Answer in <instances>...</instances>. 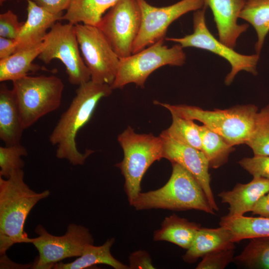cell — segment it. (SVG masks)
<instances>
[{"label": "cell", "mask_w": 269, "mask_h": 269, "mask_svg": "<svg viewBox=\"0 0 269 269\" xmlns=\"http://www.w3.org/2000/svg\"><path fill=\"white\" fill-rule=\"evenodd\" d=\"M160 136L163 142V158L178 163L187 170L201 186L212 208L218 211L210 185L209 162L203 152L174 140L163 132Z\"/></svg>", "instance_id": "14"}, {"label": "cell", "mask_w": 269, "mask_h": 269, "mask_svg": "<svg viewBox=\"0 0 269 269\" xmlns=\"http://www.w3.org/2000/svg\"><path fill=\"white\" fill-rule=\"evenodd\" d=\"M22 169L14 171L8 178L0 176V254L15 244L31 243L24 231L28 215L41 200L50 195L49 190L37 193L24 181Z\"/></svg>", "instance_id": "2"}, {"label": "cell", "mask_w": 269, "mask_h": 269, "mask_svg": "<svg viewBox=\"0 0 269 269\" xmlns=\"http://www.w3.org/2000/svg\"><path fill=\"white\" fill-rule=\"evenodd\" d=\"M201 227L200 224L173 214L165 218L160 229L154 232L153 239L155 241L169 242L187 250Z\"/></svg>", "instance_id": "21"}, {"label": "cell", "mask_w": 269, "mask_h": 269, "mask_svg": "<svg viewBox=\"0 0 269 269\" xmlns=\"http://www.w3.org/2000/svg\"><path fill=\"white\" fill-rule=\"evenodd\" d=\"M23 128L13 91L0 86V138L6 145L20 143Z\"/></svg>", "instance_id": "18"}, {"label": "cell", "mask_w": 269, "mask_h": 269, "mask_svg": "<svg viewBox=\"0 0 269 269\" xmlns=\"http://www.w3.org/2000/svg\"><path fill=\"white\" fill-rule=\"evenodd\" d=\"M138 1L141 11V23L133 45L132 54L160 39H164L168 26L182 15L206 7L204 0H181L163 7L153 6L145 0Z\"/></svg>", "instance_id": "13"}, {"label": "cell", "mask_w": 269, "mask_h": 269, "mask_svg": "<svg viewBox=\"0 0 269 269\" xmlns=\"http://www.w3.org/2000/svg\"><path fill=\"white\" fill-rule=\"evenodd\" d=\"M171 114L197 120L221 135L232 146L246 143L253 130L258 107L255 105H239L225 110H205L186 105H170L154 101Z\"/></svg>", "instance_id": "4"}, {"label": "cell", "mask_w": 269, "mask_h": 269, "mask_svg": "<svg viewBox=\"0 0 269 269\" xmlns=\"http://www.w3.org/2000/svg\"><path fill=\"white\" fill-rule=\"evenodd\" d=\"M26 148L19 144L0 147V176L8 178L15 171L21 169L24 162L21 157L26 156Z\"/></svg>", "instance_id": "30"}, {"label": "cell", "mask_w": 269, "mask_h": 269, "mask_svg": "<svg viewBox=\"0 0 269 269\" xmlns=\"http://www.w3.org/2000/svg\"><path fill=\"white\" fill-rule=\"evenodd\" d=\"M113 90L110 85L92 80L79 85L69 107L61 116L49 136V141L56 145V156L67 159L74 165H83L94 151L84 153L78 150L76 136L78 131L90 120L100 100L110 96Z\"/></svg>", "instance_id": "1"}, {"label": "cell", "mask_w": 269, "mask_h": 269, "mask_svg": "<svg viewBox=\"0 0 269 269\" xmlns=\"http://www.w3.org/2000/svg\"><path fill=\"white\" fill-rule=\"evenodd\" d=\"M219 225L230 230L234 243L244 239L269 237V217L226 215L221 217Z\"/></svg>", "instance_id": "24"}, {"label": "cell", "mask_w": 269, "mask_h": 269, "mask_svg": "<svg viewBox=\"0 0 269 269\" xmlns=\"http://www.w3.org/2000/svg\"><path fill=\"white\" fill-rule=\"evenodd\" d=\"M239 164L253 177H259L269 180V156L256 155L245 157Z\"/></svg>", "instance_id": "32"}, {"label": "cell", "mask_w": 269, "mask_h": 269, "mask_svg": "<svg viewBox=\"0 0 269 269\" xmlns=\"http://www.w3.org/2000/svg\"><path fill=\"white\" fill-rule=\"evenodd\" d=\"M16 51L15 39L0 37V60L8 58Z\"/></svg>", "instance_id": "36"}, {"label": "cell", "mask_w": 269, "mask_h": 269, "mask_svg": "<svg viewBox=\"0 0 269 269\" xmlns=\"http://www.w3.org/2000/svg\"><path fill=\"white\" fill-rule=\"evenodd\" d=\"M235 243L216 249L202 257L196 269H223L234 261Z\"/></svg>", "instance_id": "31"}, {"label": "cell", "mask_w": 269, "mask_h": 269, "mask_svg": "<svg viewBox=\"0 0 269 269\" xmlns=\"http://www.w3.org/2000/svg\"><path fill=\"white\" fill-rule=\"evenodd\" d=\"M24 24L11 10L0 14V37L15 39Z\"/></svg>", "instance_id": "33"}, {"label": "cell", "mask_w": 269, "mask_h": 269, "mask_svg": "<svg viewBox=\"0 0 269 269\" xmlns=\"http://www.w3.org/2000/svg\"><path fill=\"white\" fill-rule=\"evenodd\" d=\"M46 46V42L19 49L8 58L0 60V81L12 82L42 69L39 65L33 63Z\"/></svg>", "instance_id": "19"}, {"label": "cell", "mask_w": 269, "mask_h": 269, "mask_svg": "<svg viewBox=\"0 0 269 269\" xmlns=\"http://www.w3.org/2000/svg\"><path fill=\"white\" fill-rule=\"evenodd\" d=\"M201 139V151L209 167L217 168L227 162L229 154L235 150L221 135L204 125L199 126Z\"/></svg>", "instance_id": "26"}, {"label": "cell", "mask_w": 269, "mask_h": 269, "mask_svg": "<svg viewBox=\"0 0 269 269\" xmlns=\"http://www.w3.org/2000/svg\"><path fill=\"white\" fill-rule=\"evenodd\" d=\"M171 164L172 173L166 183L158 189L140 192L131 205L137 210L194 209L215 215L204 190L194 176L178 163Z\"/></svg>", "instance_id": "3"}, {"label": "cell", "mask_w": 269, "mask_h": 269, "mask_svg": "<svg viewBox=\"0 0 269 269\" xmlns=\"http://www.w3.org/2000/svg\"><path fill=\"white\" fill-rule=\"evenodd\" d=\"M5 0H0V5H1L3 3V2H4Z\"/></svg>", "instance_id": "38"}, {"label": "cell", "mask_w": 269, "mask_h": 269, "mask_svg": "<svg viewBox=\"0 0 269 269\" xmlns=\"http://www.w3.org/2000/svg\"><path fill=\"white\" fill-rule=\"evenodd\" d=\"M120 0H73L61 20L98 26L105 12Z\"/></svg>", "instance_id": "23"}, {"label": "cell", "mask_w": 269, "mask_h": 269, "mask_svg": "<svg viewBox=\"0 0 269 269\" xmlns=\"http://www.w3.org/2000/svg\"><path fill=\"white\" fill-rule=\"evenodd\" d=\"M44 40L46 46L39 55V59L45 64L54 59L60 60L71 84L79 86L91 80L90 73L80 52L75 24L56 22Z\"/></svg>", "instance_id": "8"}, {"label": "cell", "mask_w": 269, "mask_h": 269, "mask_svg": "<svg viewBox=\"0 0 269 269\" xmlns=\"http://www.w3.org/2000/svg\"><path fill=\"white\" fill-rule=\"evenodd\" d=\"M37 237L32 238L39 256L33 269H49L66 258L80 257L86 246L94 244L88 228L74 223L69 224L66 233L56 236L49 233L41 225L35 228Z\"/></svg>", "instance_id": "10"}, {"label": "cell", "mask_w": 269, "mask_h": 269, "mask_svg": "<svg viewBox=\"0 0 269 269\" xmlns=\"http://www.w3.org/2000/svg\"><path fill=\"white\" fill-rule=\"evenodd\" d=\"M115 238L108 239L100 246L89 244L86 246L83 254L72 262H58L54 265V269H84L97 264L109 265L115 269H127L130 267L115 259L111 253V248Z\"/></svg>", "instance_id": "22"}, {"label": "cell", "mask_w": 269, "mask_h": 269, "mask_svg": "<svg viewBox=\"0 0 269 269\" xmlns=\"http://www.w3.org/2000/svg\"><path fill=\"white\" fill-rule=\"evenodd\" d=\"M269 192V180L259 177H253L246 184L237 183L233 189L223 191L218 196L221 202L227 203L230 216H242L251 212L258 200Z\"/></svg>", "instance_id": "17"}, {"label": "cell", "mask_w": 269, "mask_h": 269, "mask_svg": "<svg viewBox=\"0 0 269 269\" xmlns=\"http://www.w3.org/2000/svg\"><path fill=\"white\" fill-rule=\"evenodd\" d=\"M75 28L82 57L91 74V80L111 86L116 77L120 58L97 26L77 23Z\"/></svg>", "instance_id": "11"}, {"label": "cell", "mask_w": 269, "mask_h": 269, "mask_svg": "<svg viewBox=\"0 0 269 269\" xmlns=\"http://www.w3.org/2000/svg\"><path fill=\"white\" fill-rule=\"evenodd\" d=\"M130 269H153L148 254L144 251L134 252L130 256Z\"/></svg>", "instance_id": "35"}, {"label": "cell", "mask_w": 269, "mask_h": 269, "mask_svg": "<svg viewBox=\"0 0 269 269\" xmlns=\"http://www.w3.org/2000/svg\"><path fill=\"white\" fill-rule=\"evenodd\" d=\"M239 18L248 22L255 29L257 41L255 49L260 54L269 32V0H246Z\"/></svg>", "instance_id": "25"}, {"label": "cell", "mask_w": 269, "mask_h": 269, "mask_svg": "<svg viewBox=\"0 0 269 269\" xmlns=\"http://www.w3.org/2000/svg\"><path fill=\"white\" fill-rule=\"evenodd\" d=\"M205 8L194 12L192 34L180 38L166 37L165 39L177 43L183 48L193 47L208 50L225 59L231 66V71L225 79L227 85L231 84L236 75L241 71L257 75L260 54L247 55L239 53L214 37L206 24Z\"/></svg>", "instance_id": "9"}, {"label": "cell", "mask_w": 269, "mask_h": 269, "mask_svg": "<svg viewBox=\"0 0 269 269\" xmlns=\"http://www.w3.org/2000/svg\"><path fill=\"white\" fill-rule=\"evenodd\" d=\"M251 212L254 215L269 217V192L258 200Z\"/></svg>", "instance_id": "37"}, {"label": "cell", "mask_w": 269, "mask_h": 269, "mask_svg": "<svg viewBox=\"0 0 269 269\" xmlns=\"http://www.w3.org/2000/svg\"><path fill=\"white\" fill-rule=\"evenodd\" d=\"M124 151L122 161L116 166L125 178L124 190L131 205L141 192L140 183L149 166L163 158V142L160 135L136 133L128 127L118 135Z\"/></svg>", "instance_id": "5"}, {"label": "cell", "mask_w": 269, "mask_h": 269, "mask_svg": "<svg viewBox=\"0 0 269 269\" xmlns=\"http://www.w3.org/2000/svg\"><path fill=\"white\" fill-rule=\"evenodd\" d=\"M27 1V18L15 39L17 50L42 42L47 30L61 20L63 13L54 14L38 5L32 0Z\"/></svg>", "instance_id": "16"}, {"label": "cell", "mask_w": 269, "mask_h": 269, "mask_svg": "<svg viewBox=\"0 0 269 269\" xmlns=\"http://www.w3.org/2000/svg\"><path fill=\"white\" fill-rule=\"evenodd\" d=\"M51 13L58 14L67 10L73 0H32Z\"/></svg>", "instance_id": "34"}, {"label": "cell", "mask_w": 269, "mask_h": 269, "mask_svg": "<svg viewBox=\"0 0 269 269\" xmlns=\"http://www.w3.org/2000/svg\"><path fill=\"white\" fill-rule=\"evenodd\" d=\"M171 114L172 124L163 132L176 141L201 150L199 125L194 123L192 120Z\"/></svg>", "instance_id": "28"}, {"label": "cell", "mask_w": 269, "mask_h": 269, "mask_svg": "<svg viewBox=\"0 0 269 269\" xmlns=\"http://www.w3.org/2000/svg\"><path fill=\"white\" fill-rule=\"evenodd\" d=\"M211 9L218 32L219 40L234 49L240 36L248 28L239 24L238 18L246 0H204Z\"/></svg>", "instance_id": "15"}, {"label": "cell", "mask_w": 269, "mask_h": 269, "mask_svg": "<svg viewBox=\"0 0 269 269\" xmlns=\"http://www.w3.org/2000/svg\"><path fill=\"white\" fill-rule=\"evenodd\" d=\"M138 0H120L97 26L120 58L132 54L141 23Z\"/></svg>", "instance_id": "12"}, {"label": "cell", "mask_w": 269, "mask_h": 269, "mask_svg": "<svg viewBox=\"0 0 269 269\" xmlns=\"http://www.w3.org/2000/svg\"><path fill=\"white\" fill-rule=\"evenodd\" d=\"M183 48L179 44L169 48L164 45L162 39L141 51L120 58L111 88L122 89L130 83L143 88L148 77L157 69L167 65H183L186 60Z\"/></svg>", "instance_id": "7"}, {"label": "cell", "mask_w": 269, "mask_h": 269, "mask_svg": "<svg viewBox=\"0 0 269 269\" xmlns=\"http://www.w3.org/2000/svg\"><path fill=\"white\" fill-rule=\"evenodd\" d=\"M234 261L248 269H269V237L250 239L242 253L234 257Z\"/></svg>", "instance_id": "27"}, {"label": "cell", "mask_w": 269, "mask_h": 269, "mask_svg": "<svg viewBox=\"0 0 269 269\" xmlns=\"http://www.w3.org/2000/svg\"><path fill=\"white\" fill-rule=\"evenodd\" d=\"M231 243L234 242L227 228L222 226L217 228L201 227L182 259L186 263H194L207 253Z\"/></svg>", "instance_id": "20"}, {"label": "cell", "mask_w": 269, "mask_h": 269, "mask_svg": "<svg viewBox=\"0 0 269 269\" xmlns=\"http://www.w3.org/2000/svg\"><path fill=\"white\" fill-rule=\"evenodd\" d=\"M245 144L254 155L269 156V104L258 111L253 130Z\"/></svg>", "instance_id": "29"}, {"label": "cell", "mask_w": 269, "mask_h": 269, "mask_svg": "<svg viewBox=\"0 0 269 269\" xmlns=\"http://www.w3.org/2000/svg\"><path fill=\"white\" fill-rule=\"evenodd\" d=\"M12 82V90L24 130L60 106L64 85L57 76L27 75Z\"/></svg>", "instance_id": "6"}]
</instances>
